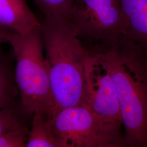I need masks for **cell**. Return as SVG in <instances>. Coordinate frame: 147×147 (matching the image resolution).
<instances>
[{
    "label": "cell",
    "mask_w": 147,
    "mask_h": 147,
    "mask_svg": "<svg viewBox=\"0 0 147 147\" xmlns=\"http://www.w3.org/2000/svg\"><path fill=\"white\" fill-rule=\"evenodd\" d=\"M40 33L53 92V116L63 109L84 105V64L88 48L81 42L68 16H45Z\"/></svg>",
    "instance_id": "6da1fadb"
},
{
    "label": "cell",
    "mask_w": 147,
    "mask_h": 147,
    "mask_svg": "<svg viewBox=\"0 0 147 147\" xmlns=\"http://www.w3.org/2000/svg\"><path fill=\"white\" fill-rule=\"evenodd\" d=\"M113 81L125 129V145H147V56L120 43L96 47Z\"/></svg>",
    "instance_id": "7a4b0ae2"
},
{
    "label": "cell",
    "mask_w": 147,
    "mask_h": 147,
    "mask_svg": "<svg viewBox=\"0 0 147 147\" xmlns=\"http://www.w3.org/2000/svg\"><path fill=\"white\" fill-rule=\"evenodd\" d=\"M6 39L16 56V80L24 112L50 119L54 102L40 28L27 34L9 31Z\"/></svg>",
    "instance_id": "3957f363"
},
{
    "label": "cell",
    "mask_w": 147,
    "mask_h": 147,
    "mask_svg": "<svg viewBox=\"0 0 147 147\" xmlns=\"http://www.w3.org/2000/svg\"><path fill=\"white\" fill-rule=\"evenodd\" d=\"M84 64V105L102 121L119 147L125 145L119 101L110 73L95 47L88 49Z\"/></svg>",
    "instance_id": "277c9868"
},
{
    "label": "cell",
    "mask_w": 147,
    "mask_h": 147,
    "mask_svg": "<svg viewBox=\"0 0 147 147\" xmlns=\"http://www.w3.org/2000/svg\"><path fill=\"white\" fill-rule=\"evenodd\" d=\"M81 37L115 47L121 42L119 0H75L68 15Z\"/></svg>",
    "instance_id": "5b68a950"
},
{
    "label": "cell",
    "mask_w": 147,
    "mask_h": 147,
    "mask_svg": "<svg viewBox=\"0 0 147 147\" xmlns=\"http://www.w3.org/2000/svg\"><path fill=\"white\" fill-rule=\"evenodd\" d=\"M64 147H116L100 118L86 105L67 107L49 119Z\"/></svg>",
    "instance_id": "8992f818"
},
{
    "label": "cell",
    "mask_w": 147,
    "mask_h": 147,
    "mask_svg": "<svg viewBox=\"0 0 147 147\" xmlns=\"http://www.w3.org/2000/svg\"><path fill=\"white\" fill-rule=\"evenodd\" d=\"M121 16V43L147 56V0H119Z\"/></svg>",
    "instance_id": "52a82bcc"
},
{
    "label": "cell",
    "mask_w": 147,
    "mask_h": 147,
    "mask_svg": "<svg viewBox=\"0 0 147 147\" xmlns=\"http://www.w3.org/2000/svg\"><path fill=\"white\" fill-rule=\"evenodd\" d=\"M0 25L21 34L31 33L41 26L26 0H0Z\"/></svg>",
    "instance_id": "ba28073f"
},
{
    "label": "cell",
    "mask_w": 147,
    "mask_h": 147,
    "mask_svg": "<svg viewBox=\"0 0 147 147\" xmlns=\"http://www.w3.org/2000/svg\"><path fill=\"white\" fill-rule=\"evenodd\" d=\"M27 147H64L53 130L50 119L40 113L33 115Z\"/></svg>",
    "instance_id": "9c48e42d"
},
{
    "label": "cell",
    "mask_w": 147,
    "mask_h": 147,
    "mask_svg": "<svg viewBox=\"0 0 147 147\" xmlns=\"http://www.w3.org/2000/svg\"><path fill=\"white\" fill-rule=\"evenodd\" d=\"M18 93L11 63L0 53V109L11 107Z\"/></svg>",
    "instance_id": "30bf717a"
},
{
    "label": "cell",
    "mask_w": 147,
    "mask_h": 147,
    "mask_svg": "<svg viewBox=\"0 0 147 147\" xmlns=\"http://www.w3.org/2000/svg\"><path fill=\"white\" fill-rule=\"evenodd\" d=\"M45 16H67L75 0H32Z\"/></svg>",
    "instance_id": "8fae6325"
},
{
    "label": "cell",
    "mask_w": 147,
    "mask_h": 147,
    "mask_svg": "<svg viewBox=\"0 0 147 147\" xmlns=\"http://www.w3.org/2000/svg\"><path fill=\"white\" fill-rule=\"evenodd\" d=\"M28 134L24 125L5 132L0 136V147H24Z\"/></svg>",
    "instance_id": "7c38bea8"
},
{
    "label": "cell",
    "mask_w": 147,
    "mask_h": 147,
    "mask_svg": "<svg viewBox=\"0 0 147 147\" xmlns=\"http://www.w3.org/2000/svg\"><path fill=\"white\" fill-rule=\"evenodd\" d=\"M23 125L12 107L0 109V136L5 132Z\"/></svg>",
    "instance_id": "4fadbf2b"
},
{
    "label": "cell",
    "mask_w": 147,
    "mask_h": 147,
    "mask_svg": "<svg viewBox=\"0 0 147 147\" xmlns=\"http://www.w3.org/2000/svg\"><path fill=\"white\" fill-rule=\"evenodd\" d=\"M9 30L0 25V53L1 51V45L3 43L7 42V35Z\"/></svg>",
    "instance_id": "5bb4252c"
}]
</instances>
